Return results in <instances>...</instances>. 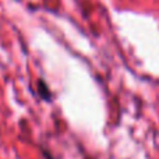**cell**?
<instances>
[{
    "mask_svg": "<svg viewBox=\"0 0 159 159\" xmlns=\"http://www.w3.org/2000/svg\"><path fill=\"white\" fill-rule=\"evenodd\" d=\"M38 89H39V95H41L45 101L49 102L50 99H52V93H50L49 88H48V85H46V82L45 81H42L41 80V81L38 82Z\"/></svg>",
    "mask_w": 159,
    "mask_h": 159,
    "instance_id": "obj_1",
    "label": "cell"
}]
</instances>
